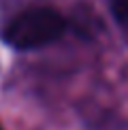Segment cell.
<instances>
[{
	"instance_id": "cell-2",
	"label": "cell",
	"mask_w": 128,
	"mask_h": 130,
	"mask_svg": "<svg viewBox=\"0 0 128 130\" xmlns=\"http://www.w3.org/2000/svg\"><path fill=\"white\" fill-rule=\"evenodd\" d=\"M0 130H4V128H2V126H0Z\"/></svg>"
},
{
	"instance_id": "cell-1",
	"label": "cell",
	"mask_w": 128,
	"mask_h": 130,
	"mask_svg": "<svg viewBox=\"0 0 128 130\" xmlns=\"http://www.w3.org/2000/svg\"><path fill=\"white\" fill-rule=\"evenodd\" d=\"M66 32V19L51 7H32L13 17L2 32V39L13 49H36L58 41Z\"/></svg>"
}]
</instances>
